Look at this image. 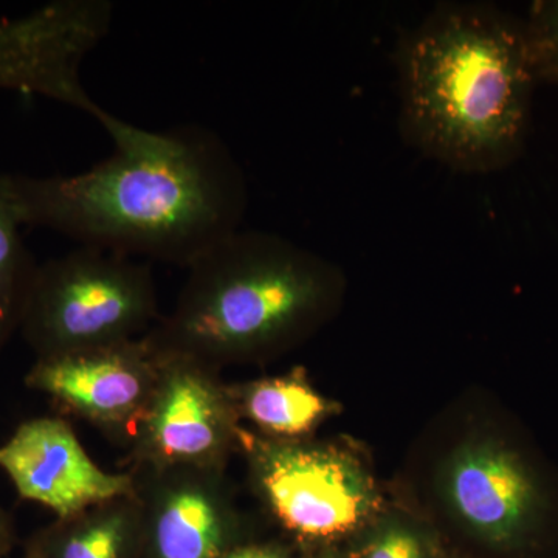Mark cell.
<instances>
[{"label":"cell","mask_w":558,"mask_h":558,"mask_svg":"<svg viewBox=\"0 0 558 558\" xmlns=\"http://www.w3.org/2000/svg\"><path fill=\"white\" fill-rule=\"evenodd\" d=\"M105 130L116 153L90 170L9 174L24 226L183 269L241 230L247 180L215 131L199 124L146 131L117 117Z\"/></svg>","instance_id":"cell-1"},{"label":"cell","mask_w":558,"mask_h":558,"mask_svg":"<svg viewBox=\"0 0 558 558\" xmlns=\"http://www.w3.org/2000/svg\"><path fill=\"white\" fill-rule=\"evenodd\" d=\"M395 60L409 145L464 174L519 159L537 83L524 20L488 3H438L400 38Z\"/></svg>","instance_id":"cell-2"},{"label":"cell","mask_w":558,"mask_h":558,"mask_svg":"<svg viewBox=\"0 0 558 558\" xmlns=\"http://www.w3.org/2000/svg\"><path fill=\"white\" fill-rule=\"evenodd\" d=\"M174 310L142 337L159 357L222 369L288 351L339 307L336 264L264 230H238L189 267Z\"/></svg>","instance_id":"cell-3"},{"label":"cell","mask_w":558,"mask_h":558,"mask_svg":"<svg viewBox=\"0 0 558 558\" xmlns=\"http://www.w3.org/2000/svg\"><path fill=\"white\" fill-rule=\"evenodd\" d=\"M159 319L148 263L80 245L40 264L20 332L47 359L142 339Z\"/></svg>","instance_id":"cell-4"},{"label":"cell","mask_w":558,"mask_h":558,"mask_svg":"<svg viewBox=\"0 0 558 558\" xmlns=\"http://www.w3.org/2000/svg\"><path fill=\"white\" fill-rule=\"evenodd\" d=\"M447 509L502 558H539L558 545V481L534 454L497 435L451 451L440 470Z\"/></svg>","instance_id":"cell-5"},{"label":"cell","mask_w":558,"mask_h":558,"mask_svg":"<svg viewBox=\"0 0 558 558\" xmlns=\"http://www.w3.org/2000/svg\"><path fill=\"white\" fill-rule=\"evenodd\" d=\"M241 451L260 501L295 537H344L379 510L380 497L368 470L339 447L264 438L242 428Z\"/></svg>","instance_id":"cell-6"},{"label":"cell","mask_w":558,"mask_h":558,"mask_svg":"<svg viewBox=\"0 0 558 558\" xmlns=\"http://www.w3.org/2000/svg\"><path fill=\"white\" fill-rule=\"evenodd\" d=\"M156 355V354H154ZM159 379L130 444V470L227 468L241 450V417L220 371L185 357H159Z\"/></svg>","instance_id":"cell-7"},{"label":"cell","mask_w":558,"mask_h":558,"mask_svg":"<svg viewBox=\"0 0 558 558\" xmlns=\"http://www.w3.org/2000/svg\"><path fill=\"white\" fill-rule=\"evenodd\" d=\"M112 20L109 0H54L0 21V89L43 95L105 123L110 113L84 89L80 69Z\"/></svg>","instance_id":"cell-8"},{"label":"cell","mask_w":558,"mask_h":558,"mask_svg":"<svg viewBox=\"0 0 558 558\" xmlns=\"http://www.w3.org/2000/svg\"><path fill=\"white\" fill-rule=\"evenodd\" d=\"M157 379L159 360L138 339L36 359L24 381L110 438L131 444Z\"/></svg>","instance_id":"cell-9"},{"label":"cell","mask_w":558,"mask_h":558,"mask_svg":"<svg viewBox=\"0 0 558 558\" xmlns=\"http://www.w3.org/2000/svg\"><path fill=\"white\" fill-rule=\"evenodd\" d=\"M130 472L149 558H222L233 549L238 512L226 469L174 465Z\"/></svg>","instance_id":"cell-10"},{"label":"cell","mask_w":558,"mask_h":558,"mask_svg":"<svg viewBox=\"0 0 558 558\" xmlns=\"http://www.w3.org/2000/svg\"><path fill=\"white\" fill-rule=\"evenodd\" d=\"M0 470L22 499L50 509L57 520L135 494L132 472H106L95 464L69 422L61 417L22 422L0 446Z\"/></svg>","instance_id":"cell-11"},{"label":"cell","mask_w":558,"mask_h":558,"mask_svg":"<svg viewBox=\"0 0 558 558\" xmlns=\"http://www.w3.org/2000/svg\"><path fill=\"white\" fill-rule=\"evenodd\" d=\"M230 392L240 417L264 438L307 439L336 411V403L312 387L303 369L230 385Z\"/></svg>","instance_id":"cell-12"},{"label":"cell","mask_w":558,"mask_h":558,"mask_svg":"<svg viewBox=\"0 0 558 558\" xmlns=\"http://www.w3.org/2000/svg\"><path fill=\"white\" fill-rule=\"evenodd\" d=\"M33 539L44 558H128L143 542L142 505L137 494L108 499L54 521Z\"/></svg>","instance_id":"cell-13"},{"label":"cell","mask_w":558,"mask_h":558,"mask_svg":"<svg viewBox=\"0 0 558 558\" xmlns=\"http://www.w3.org/2000/svg\"><path fill=\"white\" fill-rule=\"evenodd\" d=\"M22 226L9 174H0V352L20 330L25 301L39 267L22 240Z\"/></svg>","instance_id":"cell-14"},{"label":"cell","mask_w":558,"mask_h":558,"mask_svg":"<svg viewBox=\"0 0 558 558\" xmlns=\"http://www.w3.org/2000/svg\"><path fill=\"white\" fill-rule=\"evenodd\" d=\"M524 28L535 78L558 86V0L532 3Z\"/></svg>","instance_id":"cell-15"},{"label":"cell","mask_w":558,"mask_h":558,"mask_svg":"<svg viewBox=\"0 0 558 558\" xmlns=\"http://www.w3.org/2000/svg\"><path fill=\"white\" fill-rule=\"evenodd\" d=\"M424 532L410 520L388 517L374 524L360 558H429Z\"/></svg>","instance_id":"cell-16"},{"label":"cell","mask_w":558,"mask_h":558,"mask_svg":"<svg viewBox=\"0 0 558 558\" xmlns=\"http://www.w3.org/2000/svg\"><path fill=\"white\" fill-rule=\"evenodd\" d=\"M222 558H284V554L275 546L248 545L238 546Z\"/></svg>","instance_id":"cell-17"},{"label":"cell","mask_w":558,"mask_h":558,"mask_svg":"<svg viewBox=\"0 0 558 558\" xmlns=\"http://www.w3.org/2000/svg\"><path fill=\"white\" fill-rule=\"evenodd\" d=\"M11 534H13V527H11V519L5 510L0 509V542L10 545Z\"/></svg>","instance_id":"cell-18"},{"label":"cell","mask_w":558,"mask_h":558,"mask_svg":"<svg viewBox=\"0 0 558 558\" xmlns=\"http://www.w3.org/2000/svg\"><path fill=\"white\" fill-rule=\"evenodd\" d=\"M25 558H44L43 553H40L39 546L36 545L35 539H32L31 545H28L27 556Z\"/></svg>","instance_id":"cell-19"},{"label":"cell","mask_w":558,"mask_h":558,"mask_svg":"<svg viewBox=\"0 0 558 558\" xmlns=\"http://www.w3.org/2000/svg\"><path fill=\"white\" fill-rule=\"evenodd\" d=\"M10 545H5V543L0 542V558L5 556L7 550H9Z\"/></svg>","instance_id":"cell-20"}]
</instances>
